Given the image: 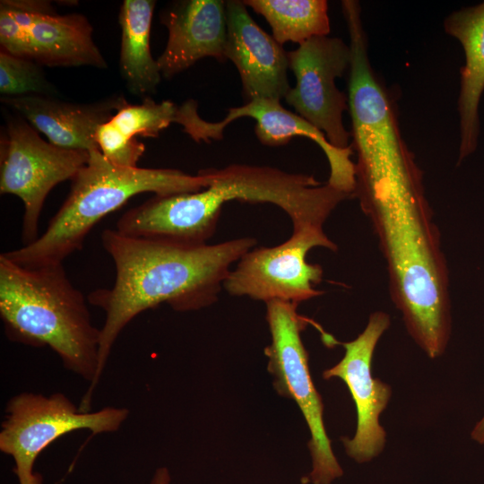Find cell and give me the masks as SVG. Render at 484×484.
<instances>
[{"label":"cell","mask_w":484,"mask_h":484,"mask_svg":"<svg viewBox=\"0 0 484 484\" xmlns=\"http://www.w3.org/2000/svg\"><path fill=\"white\" fill-rule=\"evenodd\" d=\"M101 242L114 262L116 279L112 287L88 295V302L105 312L98 384L116 340L136 315L162 303L177 312L212 305L232 264L256 245L253 238L186 244L129 237L110 229L102 232Z\"/></svg>","instance_id":"obj_1"},{"label":"cell","mask_w":484,"mask_h":484,"mask_svg":"<svg viewBox=\"0 0 484 484\" xmlns=\"http://www.w3.org/2000/svg\"><path fill=\"white\" fill-rule=\"evenodd\" d=\"M207 187L193 193L154 195L143 205L146 233L156 238L205 244L215 232L225 203L238 200L280 207L293 225L323 227L342 201L353 197L313 176L267 166L230 164L202 169Z\"/></svg>","instance_id":"obj_2"},{"label":"cell","mask_w":484,"mask_h":484,"mask_svg":"<svg viewBox=\"0 0 484 484\" xmlns=\"http://www.w3.org/2000/svg\"><path fill=\"white\" fill-rule=\"evenodd\" d=\"M0 316L10 341L49 347L66 369L90 383L79 409L91 411L100 329L92 324L86 298L63 264L23 267L1 254Z\"/></svg>","instance_id":"obj_3"},{"label":"cell","mask_w":484,"mask_h":484,"mask_svg":"<svg viewBox=\"0 0 484 484\" xmlns=\"http://www.w3.org/2000/svg\"><path fill=\"white\" fill-rule=\"evenodd\" d=\"M70 192L47 229L32 243L4 253L23 267L63 264L81 250L88 233L103 217L142 193L169 195L200 191L208 186L202 170L190 175L176 169L121 168L99 149L89 151L87 163L71 180Z\"/></svg>","instance_id":"obj_4"},{"label":"cell","mask_w":484,"mask_h":484,"mask_svg":"<svg viewBox=\"0 0 484 484\" xmlns=\"http://www.w3.org/2000/svg\"><path fill=\"white\" fill-rule=\"evenodd\" d=\"M265 304L271 343L265 347L264 354L273 388L279 395L296 402L310 432L307 447L311 471L302 481L332 484L343 475V469L325 430L323 400L314 385L308 353L301 339L308 320L298 313L296 304L282 300Z\"/></svg>","instance_id":"obj_5"},{"label":"cell","mask_w":484,"mask_h":484,"mask_svg":"<svg viewBox=\"0 0 484 484\" xmlns=\"http://www.w3.org/2000/svg\"><path fill=\"white\" fill-rule=\"evenodd\" d=\"M0 430V451L13 459L19 484H39L33 467L39 454L62 436L81 429L92 434L117 431L129 416L126 408L105 407L82 411L64 393L48 396L21 393L4 410Z\"/></svg>","instance_id":"obj_6"},{"label":"cell","mask_w":484,"mask_h":484,"mask_svg":"<svg viewBox=\"0 0 484 484\" xmlns=\"http://www.w3.org/2000/svg\"><path fill=\"white\" fill-rule=\"evenodd\" d=\"M88 159V151L66 150L45 141L19 114L7 117L0 141V193L22 201L24 246L39 238V221L49 192L72 180Z\"/></svg>","instance_id":"obj_7"},{"label":"cell","mask_w":484,"mask_h":484,"mask_svg":"<svg viewBox=\"0 0 484 484\" xmlns=\"http://www.w3.org/2000/svg\"><path fill=\"white\" fill-rule=\"evenodd\" d=\"M322 246L332 251L337 246L323 227L293 225L291 236L272 247L252 248L226 277L223 288L232 296L264 301L282 300L296 305L322 294L315 288L323 269L307 261V253Z\"/></svg>","instance_id":"obj_8"},{"label":"cell","mask_w":484,"mask_h":484,"mask_svg":"<svg viewBox=\"0 0 484 484\" xmlns=\"http://www.w3.org/2000/svg\"><path fill=\"white\" fill-rule=\"evenodd\" d=\"M350 45L329 36L314 37L288 52L296 84L287 92L286 102L338 149L351 146L342 117L349 110L348 96L335 83L350 68Z\"/></svg>","instance_id":"obj_9"},{"label":"cell","mask_w":484,"mask_h":484,"mask_svg":"<svg viewBox=\"0 0 484 484\" xmlns=\"http://www.w3.org/2000/svg\"><path fill=\"white\" fill-rule=\"evenodd\" d=\"M245 117L255 121V135L264 145H284L295 136L314 141L323 150L329 163L330 176L327 183L339 190L354 194L356 180L355 163L350 159L352 147L335 148L323 132L298 114L283 108L278 99H255L241 107L230 108L220 122L203 119L198 114L196 101L187 99L178 106L175 123L182 125L183 132L194 142L208 143L211 140H222L224 128Z\"/></svg>","instance_id":"obj_10"},{"label":"cell","mask_w":484,"mask_h":484,"mask_svg":"<svg viewBox=\"0 0 484 484\" xmlns=\"http://www.w3.org/2000/svg\"><path fill=\"white\" fill-rule=\"evenodd\" d=\"M390 326L388 314L377 311L370 315L367 324L359 336L340 342L345 350L342 359L323 372V378L343 381L355 402L357 428L352 438L341 436L346 454L359 463L372 461L384 450L386 432L379 422L392 395V388L372 376L376 346Z\"/></svg>","instance_id":"obj_11"},{"label":"cell","mask_w":484,"mask_h":484,"mask_svg":"<svg viewBox=\"0 0 484 484\" xmlns=\"http://www.w3.org/2000/svg\"><path fill=\"white\" fill-rule=\"evenodd\" d=\"M0 7L23 30L21 56L50 67H108L84 15L57 14L50 2L41 0H2Z\"/></svg>","instance_id":"obj_12"},{"label":"cell","mask_w":484,"mask_h":484,"mask_svg":"<svg viewBox=\"0 0 484 484\" xmlns=\"http://www.w3.org/2000/svg\"><path fill=\"white\" fill-rule=\"evenodd\" d=\"M226 4V59L236 66L246 102L255 99L285 98L291 88L288 80V52L248 13L243 1Z\"/></svg>","instance_id":"obj_13"},{"label":"cell","mask_w":484,"mask_h":484,"mask_svg":"<svg viewBox=\"0 0 484 484\" xmlns=\"http://www.w3.org/2000/svg\"><path fill=\"white\" fill-rule=\"evenodd\" d=\"M161 22L169 33L156 59L162 78H172L203 57L227 60L225 1H180L164 13Z\"/></svg>","instance_id":"obj_14"},{"label":"cell","mask_w":484,"mask_h":484,"mask_svg":"<svg viewBox=\"0 0 484 484\" xmlns=\"http://www.w3.org/2000/svg\"><path fill=\"white\" fill-rule=\"evenodd\" d=\"M1 102L22 116L50 143L88 152L99 148V127L128 103L122 95L92 103H72L40 95L1 98Z\"/></svg>","instance_id":"obj_15"},{"label":"cell","mask_w":484,"mask_h":484,"mask_svg":"<svg viewBox=\"0 0 484 484\" xmlns=\"http://www.w3.org/2000/svg\"><path fill=\"white\" fill-rule=\"evenodd\" d=\"M447 34L461 43L465 56L458 98L459 161L471 154L480 133L479 105L484 91V2L455 11L444 21Z\"/></svg>","instance_id":"obj_16"},{"label":"cell","mask_w":484,"mask_h":484,"mask_svg":"<svg viewBox=\"0 0 484 484\" xmlns=\"http://www.w3.org/2000/svg\"><path fill=\"white\" fill-rule=\"evenodd\" d=\"M155 4L153 0H125L118 14L121 28L119 70L128 91L143 99L156 92L162 79L150 48Z\"/></svg>","instance_id":"obj_17"},{"label":"cell","mask_w":484,"mask_h":484,"mask_svg":"<svg viewBox=\"0 0 484 484\" xmlns=\"http://www.w3.org/2000/svg\"><path fill=\"white\" fill-rule=\"evenodd\" d=\"M243 3L264 17L272 37L282 46L287 42L300 45L330 33L325 0H244Z\"/></svg>","instance_id":"obj_18"},{"label":"cell","mask_w":484,"mask_h":484,"mask_svg":"<svg viewBox=\"0 0 484 484\" xmlns=\"http://www.w3.org/2000/svg\"><path fill=\"white\" fill-rule=\"evenodd\" d=\"M177 108L170 100L156 102L150 97L139 105L127 103L108 121L127 141H134L136 136L157 137L175 123Z\"/></svg>","instance_id":"obj_19"},{"label":"cell","mask_w":484,"mask_h":484,"mask_svg":"<svg viewBox=\"0 0 484 484\" xmlns=\"http://www.w3.org/2000/svg\"><path fill=\"white\" fill-rule=\"evenodd\" d=\"M1 98L30 95L56 97V88L48 80L36 61L0 51Z\"/></svg>","instance_id":"obj_20"},{"label":"cell","mask_w":484,"mask_h":484,"mask_svg":"<svg viewBox=\"0 0 484 484\" xmlns=\"http://www.w3.org/2000/svg\"><path fill=\"white\" fill-rule=\"evenodd\" d=\"M108 120L99 127L96 134V143L100 152L117 167H137L145 151L144 144L137 140H125Z\"/></svg>","instance_id":"obj_21"},{"label":"cell","mask_w":484,"mask_h":484,"mask_svg":"<svg viewBox=\"0 0 484 484\" xmlns=\"http://www.w3.org/2000/svg\"><path fill=\"white\" fill-rule=\"evenodd\" d=\"M171 477L167 467L158 468L151 479V484H170Z\"/></svg>","instance_id":"obj_22"},{"label":"cell","mask_w":484,"mask_h":484,"mask_svg":"<svg viewBox=\"0 0 484 484\" xmlns=\"http://www.w3.org/2000/svg\"><path fill=\"white\" fill-rule=\"evenodd\" d=\"M471 439L480 445H484V415L474 426L471 433Z\"/></svg>","instance_id":"obj_23"},{"label":"cell","mask_w":484,"mask_h":484,"mask_svg":"<svg viewBox=\"0 0 484 484\" xmlns=\"http://www.w3.org/2000/svg\"><path fill=\"white\" fill-rule=\"evenodd\" d=\"M302 484H306V483L302 481Z\"/></svg>","instance_id":"obj_24"},{"label":"cell","mask_w":484,"mask_h":484,"mask_svg":"<svg viewBox=\"0 0 484 484\" xmlns=\"http://www.w3.org/2000/svg\"><path fill=\"white\" fill-rule=\"evenodd\" d=\"M39 484H43V483L41 482V483H39Z\"/></svg>","instance_id":"obj_25"}]
</instances>
